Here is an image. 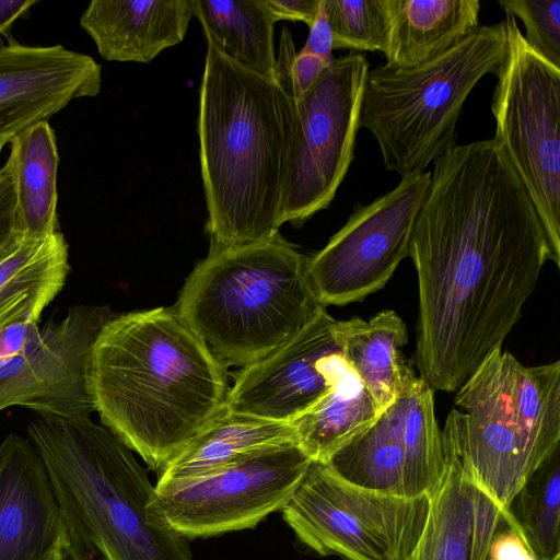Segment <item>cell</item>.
Masks as SVG:
<instances>
[{"instance_id":"obj_7","label":"cell","mask_w":560,"mask_h":560,"mask_svg":"<svg viewBox=\"0 0 560 560\" xmlns=\"http://www.w3.org/2000/svg\"><path fill=\"white\" fill-rule=\"evenodd\" d=\"M505 12L508 49L491 110L498 140L523 182L560 264V68L525 39Z\"/></svg>"},{"instance_id":"obj_18","label":"cell","mask_w":560,"mask_h":560,"mask_svg":"<svg viewBox=\"0 0 560 560\" xmlns=\"http://www.w3.org/2000/svg\"><path fill=\"white\" fill-rule=\"evenodd\" d=\"M444 453V472L429 495L424 527L405 560H488L501 512L467 477L455 454L445 446Z\"/></svg>"},{"instance_id":"obj_4","label":"cell","mask_w":560,"mask_h":560,"mask_svg":"<svg viewBox=\"0 0 560 560\" xmlns=\"http://www.w3.org/2000/svg\"><path fill=\"white\" fill-rule=\"evenodd\" d=\"M27 434L60 509L67 560H194L159 512L147 471L107 427L38 415Z\"/></svg>"},{"instance_id":"obj_5","label":"cell","mask_w":560,"mask_h":560,"mask_svg":"<svg viewBox=\"0 0 560 560\" xmlns=\"http://www.w3.org/2000/svg\"><path fill=\"white\" fill-rule=\"evenodd\" d=\"M174 307L225 368L260 360L326 310L310 277L308 256L280 233L210 249L187 277Z\"/></svg>"},{"instance_id":"obj_36","label":"cell","mask_w":560,"mask_h":560,"mask_svg":"<svg viewBox=\"0 0 560 560\" xmlns=\"http://www.w3.org/2000/svg\"><path fill=\"white\" fill-rule=\"evenodd\" d=\"M36 3L37 0H0V34L7 33Z\"/></svg>"},{"instance_id":"obj_3","label":"cell","mask_w":560,"mask_h":560,"mask_svg":"<svg viewBox=\"0 0 560 560\" xmlns=\"http://www.w3.org/2000/svg\"><path fill=\"white\" fill-rule=\"evenodd\" d=\"M298 130L295 101L278 81L208 44L198 137L210 249L279 233Z\"/></svg>"},{"instance_id":"obj_24","label":"cell","mask_w":560,"mask_h":560,"mask_svg":"<svg viewBox=\"0 0 560 560\" xmlns=\"http://www.w3.org/2000/svg\"><path fill=\"white\" fill-rule=\"evenodd\" d=\"M16 192L18 235L45 238L57 230V170L59 155L54 129L37 122L10 142L7 160Z\"/></svg>"},{"instance_id":"obj_31","label":"cell","mask_w":560,"mask_h":560,"mask_svg":"<svg viewBox=\"0 0 560 560\" xmlns=\"http://www.w3.org/2000/svg\"><path fill=\"white\" fill-rule=\"evenodd\" d=\"M38 323L15 322L0 328V360L22 354L40 337Z\"/></svg>"},{"instance_id":"obj_9","label":"cell","mask_w":560,"mask_h":560,"mask_svg":"<svg viewBox=\"0 0 560 560\" xmlns=\"http://www.w3.org/2000/svg\"><path fill=\"white\" fill-rule=\"evenodd\" d=\"M311 464L294 442L266 446L211 471L156 483L155 504L188 540L252 528L282 510Z\"/></svg>"},{"instance_id":"obj_15","label":"cell","mask_w":560,"mask_h":560,"mask_svg":"<svg viewBox=\"0 0 560 560\" xmlns=\"http://www.w3.org/2000/svg\"><path fill=\"white\" fill-rule=\"evenodd\" d=\"M336 327L337 319L322 311L292 339L242 368L223 407L273 421L299 418L349 366L341 354Z\"/></svg>"},{"instance_id":"obj_12","label":"cell","mask_w":560,"mask_h":560,"mask_svg":"<svg viewBox=\"0 0 560 560\" xmlns=\"http://www.w3.org/2000/svg\"><path fill=\"white\" fill-rule=\"evenodd\" d=\"M430 178L431 172L401 176L394 189L358 206L328 243L308 257L310 277L325 307L359 302L381 290L409 257Z\"/></svg>"},{"instance_id":"obj_13","label":"cell","mask_w":560,"mask_h":560,"mask_svg":"<svg viewBox=\"0 0 560 560\" xmlns=\"http://www.w3.org/2000/svg\"><path fill=\"white\" fill-rule=\"evenodd\" d=\"M433 392L412 373L377 419L325 465L365 489L402 498L430 495L445 468Z\"/></svg>"},{"instance_id":"obj_25","label":"cell","mask_w":560,"mask_h":560,"mask_svg":"<svg viewBox=\"0 0 560 560\" xmlns=\"http://www.w3.org/2000/svg\"><path fill=\"white\" fill-rule=\"evenodd\" d=\"M208 44L257 74L276 80L275 20L265 0H192Z\"/></svg>"},{"instance_id":"obj_19","label":"cell","mask_w":560,"mask_h":560,"mask_svg":"<svg viewBox=\"0 0 560 560\" xmlns=\"http://www.w3.org/2000/svg\"><path fill=\"white\" fill-rule=\"evenodd\" d=\"M192 18V0H93L79 23L104 59L149 63L183 42Z\"/></svg>"},{"instance_id":"obj_28","label":"cell","mask_w":560,"mask_h":560,"mask_svg":"<svg viewBox=\"0 0 560 560\" xmlns=\"http://www.w3.org/2000/svg\"><path fill=\"white\" fill-rule=\"evenodd\" d=\"M332 47L385 52L390 34L388 0H323Z\"/></svg>"},{"instance_id":"obj_20","label":"cell","mask_w":560,"mask_h":560,"mask_svg":"<svg viewBox=\"0 0 560 560\" xmlns=\"http://www.w3.org/2000/svg\"><path fill=\"white\" fill-rule=\"evenodd\" d=\"M70 271L68 244L56 231L42 240L16 238L0 254V328L38 323Z\"/></svg>"},{"instance_id":"obj_27","label":"cell","mask_w":560,"mask_h":560,"mask_svg":"<svg viewBox=\"0 0 560 560\" xmlns=\"http://www.w3.org/2000/svg\"><path fill=\"white\" fill-rule=\"evenodd\" d=\"M504 523L518 532L538 560L560 558V447L520 488Z\"/></svg>"},{"instance_id":"obj_34","label":"cell","mask_w":560,"mask_h":560,"mask_svg":"<svg viewBox=\"0 0 560 560\" xmlns=\"http://www.w3.org/2000/svg\"><path fill=\"white\" fill-rule=\"evenodd\" d=\"M275 22L301 21L308 25L314 22L320 0H265Z\"/></svg>"},{"instance_id":"obj_30","label":"cell","mask_w":560,"mask_h":560,"mask_svg":"<svg viewBox=\"0 0 560 560\" xmlns=\"http://www.w3.org/2000/svg\"><path fill=\"white\" fill-rule=\"evenodd\" d=\"M16 192L11 164L0 168V254L16 238Z\"/></svg>"},{"instance_id":"obj_38","label":"cell","mask_w":560,"mask_h":560,"mask_svg":"<svg viewBox=\"0 0 560 560\" xmlns=\"http://www.w3.org/2000/svg\"><path fill=\"white\" fill-rule=\"evenodd\" d=\"M1 150H2V148H0V153H1Z\"/></svg>"},{"instance_id":"obj_35","label":"cell","mask_w":560,"mask_h":560,"mask_svg":"<svg viewBox=\"0 0 560 560\" xmlns=\"http://www.w3.org/2000/svg\"><path fill=\"white\" fill-rule=\"evenodd\" d=\"M332 49V33L325 13L324 1L320 0L316 18L310 26L308 37L300 51L316 55L330 63L334 60Z\"/></svg>"},{"instance_id":"obj_10","label":"cell","mask_w":560,"mask_h":560,"mask_svg":"<svg viewBox=\"0 0 560 560\" xmlns=\"http://www.w3.org/2000/svg\"><path fill=\"white\" fill-rule=\"evenodd\" d=\"M516 358L493 350L456 390L442 429L443 444L467 477L498 506L502 518L513 498L544 463L512 407L510 388Z\"/></svg>"},{"instance_id":"obj_26","label":"cell","mask_w":560,"mask_h":560,"mask_svg":"<svg viewBox=\"0 0 560 560\" xmlns=\"http://www.w3.org/2000/svg\"><path fill=\"white\" fill-rule=\"evenodd\" d=\"M378 416L362 381L348 366L324 396L292 421L296 444L312 462L325 464L340 447L366 430Z\"/></svg>"},{"instance_id":"obj_37","label":"cell","mask_w":560,"mask_h":560,"mask_svg":"<svg viewBox=\"0 0 560 560\" xmlns=\"http://www.w3.org/2000/svg\"><path fill=\"white\" fill-rule=\"evenodd\" d=\"M48 560H67L63 547L57 549L49 558Z\"/></svg>"},{"instance_id":"obj_22","label":"cell","mask_w":560,"mask_h":560,"mask_svg":"<svg viewBox=\"0 0 560 560\" xmlns=\"http://www.w3.org/2000/svg\"><path fill=\"white\" fill-rule=\"evenodd\" d=\"M336 330L345 361L383 412L413 373L401 352L408 340L406 324L395 311L385 310L369 320H337Z\"/></svg>"},{"instance_id":"obj_21","label":"cell","mask_w":560,"mask_h":560,"mask_svg":"<svg viewBox=\"0 0 560 560\" xmlns=\"http://www.w3.org/2000/svg\"><path fill=\"white\" fill-rule=\"evenodd\" d=\"M390 34L386 65L410 67L431 60L479 26L478 0H388Z\"/></svg>"},{"instance_id":"obj_11","label":"cell","mask_w":560,"mask_h":560,"mask_svg":"<svg viewBox=\"0 0 560 560\" xmlns=\"http://www.w3.org/2000/svg\"><path fill=\"white\" fill-rule=\"evenodd\" d=\"M368 72L363 55L334 58L294 98L299 130L282 224L302 225L335 198L353 159Z\"/></svg>"},{"instance_id":"obj_29","label":"cell","mask_w":560,"mask_h":560,"mask_svg":"<svg viewBox=\"0 0 560 560\" xmlns=\"http://www.w3.org/2000/svg\"><path fill=\"white\" fill-rule=\"evenodd\" d=\"M498 3L523 22L526 42L560 68V0H499Z\"/></svg>"},{"instance_id":"obj_8","label":"cell","mask_w":560,"mask_h":560,"mask_svg":"<svg viewBox=\"0 0 560 560\" xmlns=\"http://www.w3.org/2000/svg\"><path fill=\"white\" fill-rule=\"evenodd\" d=\"M430 497L402 498L365 489L312 462L282 516L296 538L322 556L405 560L416 547Z\"/></svg>"},{"instance_id":"obj_17","label":"cell","mask_w":560,"mask_h":560,"mask_svg":"<svg viewBox=\"0 0 560 560\" xmlns=\"http://www.w3.org/2000/svg\"><path fill=\"white\" fill-rule=\"evenodd\" d=\"M65 525L44 463L30 440L0 442V560H48Z\"/></svg>"},{"instance_id":"obj_32","label":"cell","mask_w":560,"mask_h":560,"mask_svg":"<svg viewBox=\"0 0 560 560\" xmlns=\"http://www.w3.org/2000/svg\"><path fill=\"white\" fill-rule=\"evenodd\" d=\"M505 524V523H504ZM488 560H538L518 532L505 524L498 528L489 548ZM560 560V558L555 559Z\"/></svg>"},{"instance_id":"obj_16","label":"cell","mask_w":560,"mask_h":560,"mask_svg":"<svg viewBox=\"0 0 560 560\" xmlns=\"http://www.w3.org/2000/svg\"><path fill=\"white\" fill-rule=\"evenodd\" d=\"M102 66L61 45L0 47V148L72 100L96 96Z\"/></svg>"},{"instance_id":"obj_2","label":"cell","mask_w":560,"mask_h":560,"mask_svg":"<svg viewBox=\"0 0 560 560\" xmlns=\"http://www.w3.org/2000/svg\"><path fill=\"white\" fill-rule=\"evenodd\" d=\"M101 423L158 474L223 408L226 368L175 307L115 314L91 354Z\"/></svg>"},{"instance_id":"obj_33","label":"cell","mask_w":560,"mask_h":560,"mask_svg":"<svg viewBox=\"0 0 560 560\" xmlns=\"http://www.w3.org/2000/svg\"><path fill=\"white\" fill-rule=\"evenodd\" d=\"M327 65L329 63L316 55L304 51L296 52L290 69L293 98L308 91Z\"/></svg>"},{"instance_id":"obj_1","label":"cell","mask_w":560,"mask_h":560,"mask_svg":"<svg viewBox=\"0 0 560 560\" xmlns=\"http://www.w3.org/2000/svg\"><path fill=\"white\" fill-rule=\"evenodd\" d=\"M410 255L418 279L416 364L456 392L522 315L551 253L502 144H454L434 162Z\"/></svg>"},{"instance_id":"obj_23","label":"cell","mask_w":560,"mask_h":560,"mask_svg":"<svg viewBox=\"0 0 560 560\" xmlns=\"http://www.w3.org/2000/svg\"><path fill=\"white\" fill-rule=\"evenodd\" d=\"M294 442L293 422L273 421L224 407L159 472L158 482L195 477L266 446Z\"/></svg>"},{"instance_id":"obj_6","label":"cell","mask_w":560,"mask_h":560,"mask_svg":"<svg viewBox=\"0 0 560 560\" xmlns=\"http://www.w3.org/2000/svg\"><path fill=\"white\" fill-rule=\"evenodd\" d=\"M508 49L504 22L479 25L440 56L410 67L369 70L359 127L375 138L385 167L401 176L424 172L453 147L464 103L497 73Z\"/></svg>"},{"instance_id":"obj_14","label":"cell","mask_w":560,"mask_h":560,"mask_svg":"<svg viewBox=\"0 0 560 560\" xmlns=\"http://www.w3.org/2000/svg\"><path fill=\"white\" fill-rule=\"evenodd\" d=\"M114 315L107 306L74 305L61 319L47 322L22 354L0 360V411L20 406L38 415L91 417L92 349Z\"/></svg>"}]
</instances>
